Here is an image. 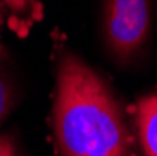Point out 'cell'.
Masks as SVG:
<instances>
[{"label":"cell","mask_w":157,"mask_h":156,"mask_svg":"<svg viewBox=\"0 0 157 156\" xmlns=\"http://www.w3.org/2000/svg\"><path fill=\"white\" fill-rule=\"evenodd\" d=\"M0 25H2V13H0Z\"/></svg>","instance_id":"cell-7"},{"label":"cell","mask_w":157,"mask_h":156,"mask_svg":"<svg viewBox=\"0 0 157 156\" xmlns=\"http://www.w3.org/2000/svg\"><path fill=\"white\" fill-rule=\"evenodd\" d=\"M52 130L60 156H131L133 133L110 87L77 55L58 64Z\"/></svg>","instance_id":"cell-1"},{"label":"cell","mask_w":157,"mask_h":156,"mask_svg":"<svg viewBox=\"0 0 157 156\" xmlns=\"http://www.w3.org/2000/svg\"><path fill=\"white\" fill-rule=\"evenodd\" d=\"M2 2H4L11 11H15V13H19V15H25L28 10H32V6H34L36 0H2Z\"/></svg>","instance_id":"cell-6"},{"label":"cell","mask_w":157,"mask_h":156,"mask_svg":"<svg viewBox=\"0 0 157 156\" xmlns=\"http://www.w3.org/2000/svg\"><path fill=\"white\" fill-rule=\"evenodd\" d=\"M151 30V0H103V42L120 66L142 56Z\"/></svg>","instance_id":"cell-2"},{"label":"cell","mask_w":157,"mask_h":156,"mask_svg":"<svg viewBox=\"0 0 157 156\" xmlns=\"http://www.w3.org/2000/svg\"><path fill=\"white\" fill-rule=\"evenodd\" d=\"M15 88L10 79V73L6 68V55L4 49L0 47V124L4 122V119L10 115L11 107L15 105Z\"/></svg>","instance_id":"cell-4"},{"label":"cell","mask_w":157,"mask_h":156,"mask_svg":"<svg viewBox=\"0 0 157 156\" xmlns=\"http://www.w3.org/2000/svg\"><path fill=\"white\" fill-rule=\"evenodd\" d=\"M0 156H21L19 145L8 133H0Z\"/></svg>","instance_id":"cell-5"},{"label":"cell","mask_w":157,"mask_h":156,"mask_svg":"<svg viewBox=\"0 0 157 156\" xmlns=\"http://www.w3.org/2000/svg\"><path fill=\"white\" fill-rule=\"evenodd\" d=\"M135 130L142 156H157V90L140 96L136 102Z\"/></svg>","instance_id":"cell-3"}]
</instances>
